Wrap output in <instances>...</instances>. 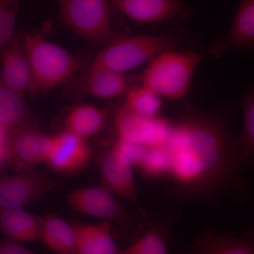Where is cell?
Returning a JSON list of instances; mask_svg holds the SVG:
<instances>
[{"label": "cell", "mask_w": 254, "mask_h": 254, "mask_svg": "<svg viewBox=\"0 0 254 254\" xmlns=\"http://www.w3.org/2000/svg\"><path fill=\"white\" fill-rule=\"evenodd\" d=\"M233 105L227 103L216 110L203 113L189 105L173 124L164 145L169 160L167 177L172 199L213 201L225 192L242 194L245 181L243 168L230 130Z\"/></svg>", "instance_id": "cell-1"}, {"label": "cell", "mask_w": 254, "mask_h": 254, "mask_svg": "<svg viewBox=\"0 0 254 254\" xmlns=\"http://www.w3.org/2000/svg\"><path fill=\"white\" fill-rule=\"evenodd\" d=\"M21 39L31 69L29 94L49 92L67 81L77 71L78 60L42 33H28Z\"/></svg>", "instance_id": "cell-2"}, {"label": "cell", "mask_w": 254, "mask_h": 254, "mask_svg": "<svg viewBox=\"0 0 254 254\" xmlns=\"http://www.w3.org/2000/svg\"><path fill=\"white\" fill-rule=\"evenodd\" d=\"M178 35L138 34L115 36L95 57L92 65L126 73L184 43Z\"/></svg>", "instance_id": "cell-3"}, {"label": "cell", "mask_w": 254, "mask_h": 254, "mask_svg": "<svg viewBox=\"0 0 254 254\" xmlns=\"http://www.w3.org/2000/svg\"><path fill=\"white\" fill-rule=\"evenodd\" d=\"M201 55L193 50H169L150 60L141 76V84L160 98L182 99L190 91Z\"/></svg>", "instance_id": "cell-4"}, {"label": "cell", "mask_w": 254, "mask_h": 254, "mask_svg": "<svg viewBox=\"0 0 254 254\" xmlns=\"http://www.w3.org/2000/svg\"><path fill=\"white\" fill-rule=\"evenodd\" d=\"M109 0H60L63 22L86 41L96 44L115 38Z\"/></svg>", "instance_id": "cell-5"}, {"label": "cell", "mask_w": 254, "mask_h": 254, "mask_svg": "<svg viewBox=\"0 0 254 254\" xmlns=\"http://www.w3.org/2000/svg\"><path fill=\"white\" fill-rule=\"evenodd\" d=\"M116 197L102 185L85 187L71 192L67 203L78 213L103 219L128 232L139 222L138 217L126 210Z\"/></svg>", "instance_id": "cell-6"}, {"label": "cell", "mask_w": 254, "mask_h": 254, "mask_svg": "<svg viewBox=\"0 0 254 254\" xmlns=\"http://www.w3.org/2000/svg\"><path fill=\"white\" fill-rule=\"evenodd\" d=\"M51 143L52 136L30 120L6 134L4 161L17 172L34 170L37 165L46 163Z\"/></svg>", "instance_id": "cell-7"}, {"label": "cell", "mask_w": 254, "mask_h": 254, "mask_svg": "<svg viewBox=\"0 0 254 254\" xmlns=\"http://www.w3.org/2000/svg\"><path fill=\"white\" fill-rule=\"evenodd\" d=\"M118 139L148 147L163 146L168 141L173 124L160 117L148 118L120 107L114 115Z\"/></svg>", "instance_id": "cell-8"}, {"label": "cell", "mask_w": 254, "mask_h": 254, "mask_svg": "<svg viewBox=\"0 0 254 254\" xmlns=\"http://www.w3.org/2000/svg\"><path fill=\"white\" fill-rule=\"evenodd\" d=\"M55 180L35 170L0 178V208H23L56 189Z\"/></svg>", "instance_id": "cell-9"}, {"label": "cell", "mask_w": 254, "mask_h": 254, "mask_svg": "<svg viewBox=\"0 0 254 254\" xmlns=\"http://www.w3.org/2000/svg\"><path fill=\"white\" fill-rule=\"evenodd\" d=\"M93 153L87 140L65 129L52 136L46 165L55 173L73 175L86 169Z\"/></svg>", "instance_id": "cell-10"}, {"label": "cell", "mask_w": 254, "mask_h": 254, "mask_svg": "<svg viewBox=\"0 0 254 254\" xmlns=\"http://www.w3.org/2000/svg\"><path fill=\"white\" fill-rule=\"evenodd\" d=\"M133 165L116 145L105 150L98 161L102 186L110 192L133 203H138Z\"/></svg>", "instance_id": "cell-11"}, {"label": "cell", "mask_w": 254, "mask_h": 254, "mask_svg": "<svg viewBox=\"0 0 254 254\" xmlns=\"http://www.w3.org/2000/svg\"><path fill=\"white\" fill-rule=\"evenodd\" d=\"M109 2L127 17L141 24L173 21L191 12L182 0H109Z\"/></svg>", "instance_id": "cell-12"}, {"label": "cell", "mask_w": 254, "mask_h": 254, "mask_svg": "<svg viewBox=\"0 0 254 254\" xmlns=\"http://www.w3.org/2000/svg\"><path fill=\"white\" fill-rule=\"evenodd\" d=\"M232 50L246 52L254 58V0H241L226 36L208 47V53L216 58Z\"/></svg>", "instance_id": "cell-13"}, {"label": "cell", "mask_w": 254, "mask_h": 254, "mask_svg": "<svg viewBox=\"0 0 254 254\" xmlns=\"http://www.w3.org/2000/svg\"><path fill=\"white\" fill-rule=\"evenodd\" d=\"M0 73L13 91L22 95L31 84V69L21 39L14 37L1 52Z\"/></svg>", "instance_id": "cell-14"}, {"label": "cell", "mask_w": 254, "mask_h": 254, "mask_svg": "<svg viewBox=\"0 0 254 254\" xmlns=\"http://www.w3.org/2000/svg\"><path fill=\"white\" fill-rule=\"evenodd\" d=\"M72 224L76 239L75 254H118L120 250L113 236L110 222Z\"/></svg>", "instance_id": "cell-15"}, {"label": "cell", "mask_w": 254, "mask_h": 254, "mask_svg": "<svg viewBox=\"0 0 254 254\" xmlns=\"http://www.w3.org/2000/svg\"><path fill=\"white\" fill-rule=\"evenodd\" d=\"M41 217L23 208H0V231L21 243L39 240Z\"/></svg>", "instance_id": "cell-16"}, {"label": "cell", "mask_w": 254, "mask_h": 254, "mask_svg": "<svg viewBox=\"0 0 254 254\" xmlns=\"http://www.w3.org/2000/svg\"><path fill=\"white\" fill-rule=\"evenodd\" d=\"M39 240L57 254H75L76 239L72 224L55 214L41 217Z\"/></svg>", "instance_id": "cell-17"}, {"label": "cell", "mask_w": 254, "mask_h": 254, "mask_svg": "<svg viewBox=\"0 0 254 254\" xmlns=\"http://www.w3.org/2000/svg\"><path fill=\"white\" fill-rule=\"evenodd\" d=\"M86 90L100 99H114L127 93L128 82L125 73L91 65L85 80Z\"/></svg>", "instance_id": "cell-18"}, {"label": "cell", "mask_w": 254, "mask_h": 254, "mask_svg": "<svg viewBox=\"0 0 254 254\" xmlns=\"http://www.w3.org/2000/svg\"><path fill=\"white\" fill-rule=\"evenodd\" d=\"M105 124L104 112L88 104L74 107L65 118L66 129L86 140L98 134L105 128Z\"/></svg>", "instance_id": "cell-19"}, {"label": "cell", "mask_w": 254, "mask_h": 254, "mask_svg": "<svg viewBox=\"0 0 254 254\" xmlns=\"http://www.w3.org/2000/svg\"><path fill=\"white\" fill-rule=\"evenodd\" d=\"M190 250L195 254H254L253 247L243 237L215 232L202 235Z\"/></svg>", "instance_id": "cell-20"}, {"label": "cell", "mask_w": 254, "mask_h": 254, "mask_svg": "<svg viewBox=\"0 0 254 254\" xmlns=\"http://www.w3.org/2000/svg\"><path fill=\"white\" fill-rule=\"evenodd\" d=\"M243 129L236 136V145L242 167L254 166V84L246 85L242 95Z\"/></svg>", "instance_id": "cell-21"}, {"label": "cell", "mask_w": 254, "mask_h": 254, "mask_svg": "<svg viewBox=\"0 0 254 254\" xmlns=\"http://www.w3.org/2000/svg\"><path fill=\"white\" fill-rule=\"evenodd\" d=\"M30 120L23 96L8 86L0 73V128L8 133Z\"/></svg>", "instance_id": "cell-22"}, {"label": "cell", "mask_w": 254, "mask_h": 254, "mask_svg": "<svg viewBox=\"0 0 254 254\" xmlns=\"http://www.w3.org/2000/svg\"><path fill=\"white\" fill-rule=\"evenodd\" d=\"M170 225L168 222H158L147 229L129 247L126 254H168V239Z\"/></svg>", "instance_id": "cell-23"}, {"label": "cell", "mask_w": 254, "mask_h": 254, "mask_svg": "<svg viewBox=\"0 0 254 254\" xmlns=\"http://www.w3.org/2000/svg\"><path fill=\"white\" fill-rule=\"evenodd\" d=\"M125 105L137 115L155 118L160 117L163 102L155 92L141 84L127 91Z\"/></svg>", "instance_id": "cell-24"}, {"label": "cell", "mask_w": 254, "mask_h": 254, "mask_svg": "<svg viewBox=\"0 0 254 254\" xmlns=\"http://www.w3.org/2000/svg\"><path fill=\"white\" fill-rule=\"evenodd\" d=\"M136 168L145 176L151 178L167 177L169 160L164 145L148 147Z\"/></svg>", "instance_id": "cell-25"}, {"label": "cell", "mask_w": 254, "mask_h": 254, "mask_svg": "<svg viewBox=\"0 0 254 254\" xmlns=\"http://www.w3.org/2000/svg\"><path fill=\"white\" fill-rule=\"evenodd\" d=\"M19 0H0V53L14 36Z\"/></svg>", "instance_id": "cell-26"}, {"label": "cell", "mask_w": 254, "mask_h": 254, "mask_svg": "<svg viewBox=\"0 0 254 254\" xmlns=\"http://www.w3.org/2000/svg\"><path fill=\"white\" fill-rule=\"evenodd\" d=\"M0 254H36L27 247L23 245V243L4 238L0 242Z\"/></svg>", "instance_id": "cell-27"}, {"label": "cell", "mask_w": 254, "mask_h": 254, "mask_svg": "<svg viewBox=\"0 0 254 254\" xmlns=\"http://www.w3.org/2000/svg\"><path fill=\"white\" fill-rule=\"evenodd\" d=\"M7 133L0 128V165L4 161L5 141Z\"/></svg>", "instance_id": "cell-28"}, {"label": "cell", "mask_w": 254, "mask_h": 254, "mask_svg": "<svg viewBox=\"0 0 254 254\" xmlns=\"http://www.w3.org/2000/svg\"><path fill=\"white\" fill-rule=\"evenodd\" d=\"M242 237L252 245L254 250V230H249L248 232H245Z\"/></svg>", "instance_id": "cell-29"}, {"label": "cell", "mask_w": 254, "mask_h": 254, "mask_svg": "<svg viewBox=\"0 0 254 254\" xmlns=\"http://www.w3.org/2000/svg\"><path fill=\"white\" fill-rule=\"evenodd\" d=\"M118 254H126V253H125V251L123 250V251H120V252H119V253Z\"/></svg>", "instance_id": "cell-30"}, {"label": "cell", "mask_w": 254, "mask_h": 254, "mask_svg": "<svg viewBox=\"0 0 254 254\" xmlns=\"http://www.w3.org/2000/svg\"><path fill=\"white\" fill-rule=\"evenodd\" d=\"M188 254H195L193 253V252H192L191 250H190V252H188Z\"/></svg>", "instance_id": "cell-31"}]
</instances>
